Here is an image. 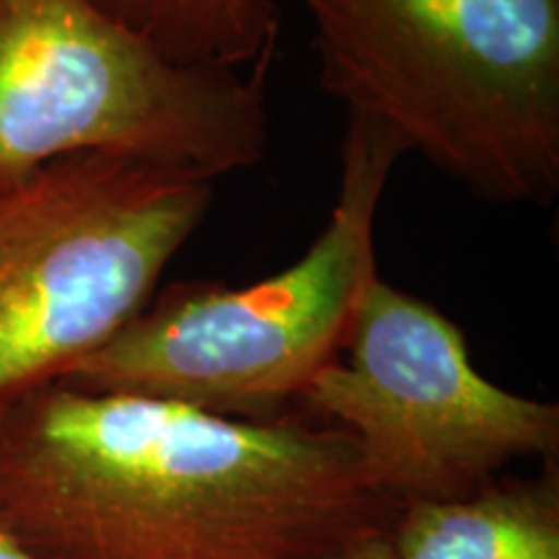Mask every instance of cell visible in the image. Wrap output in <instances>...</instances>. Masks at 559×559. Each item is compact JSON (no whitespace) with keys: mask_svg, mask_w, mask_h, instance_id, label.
<instances>
[{"mask_svg":"<svg viewBox=\"0 0 559 559\" xmlns=\"http://www.w3.org/2000/svg\"><path fill=\"white\" fill-rule=\"evenodd\" d=\"M400 559H559L557 456L536 477H495L456 500H419L391 521Z\"/></svg>","mask_w":559,"mask_h":559,"instance_id":"cell-7","label":"cell"},{"mask_svg":"<svg viewBox=\"0 0 559 559\" xmlns=\"http://www.w3.org/2000/svg\"><path fill=\"white\" fill-rule=\"evenodd\" d=\"M400 508L345 430L68 383L0 419V526L37 559H337Z\"/></svg>","mask_w":559,"mask_h":559,"instance_id":"cell-1","label":"cell"},{"mask_svg":"<svg viewBox=\"0 0 559 559\" xmlns=\"http://www.w3.org/2000/svg\"><path fill=\"white\" fill-rule=\"evenodd\" d=\"M298 407L353 438L368 485L394 508L466 498L559 449L555 402L485 379L456 321L381 275Z\"/></svg>","mask_w":559,"mask_h":559,"instance_id":"cell-6","label":"cell"},{"mask_svg":"<svg viewBox=\"0 0 559 559\" xmlns=\"http://www.w3.org/2000/svg\"><path fill=\"white\" fill-rule=\"evenodd\" d=\"M326 94L495 205L559 194V0H296Z\"/></svg>","mask_w":559,"mask_h":559,"instance_id":"cell-2","label":"cell"},{"mask_svg":"<svg viewBox=\"0 0 559 559\" xmlns=\"http://www.w3.org/2000/svg\"><path fill=\"white\" fill-rule=\"evenodd\" d=\"M0 559H37L24 544H19L13 536L0 526Z\"/></svg>","mask_w":559,"mask_h":559,"instance_id":"cell-10","label":"cell"},{"mask_svg":"<svg viewBox=\"0 0 559 559\" xmlns=\"http://www.w3.org/2000/svg\"><path fill=\"white\" fill-rule=\"evenodd\" d=\"M213 185L107 153L0 185V419L148 304L205 221Z\"/></svg>","mask_w":559,"mask_h":559,"instance_id":"cell-5","label":"cell"},{"mask_svg":"<svg viewBox=\"0 0 559 559\" xmlns=\"http://www.w3.org/2000/svg\"><path fill=\"white\" fill-rule=\"evenodd\" d=\"M389 528L391 526H383V528L370 531L366 536H360V539L349 544L337 559H400L396 557L394 544H391Z\"/></svg>","mask_w":559,"mask_h":559,"instance_id":"cell-9","label":"cell"},{"mask_svg":"<svg viewBox=\"0 0 559 559\" xmlns=\"http://www.w3.org/2000/svg\"><path fill=\"white\" fill-rule=\"evenodd\" d=\"M404 153L389 128L347 115L337 198L304 257L239 288L221 280L158 288L60 383L236 419L293 415L342 355L362 293L379 277L376 218Z\"/></svg>","mask_w":559,"mask_h":559,"instance_id":"cell-3","label":"cell"},{"mask_svg":"<svg viewBox=\"0 0 559 559\" xmlns=\"http://www.w3.org/2000/svg\"><path fill=\"white\" fill-rule=\"evenodd\" d=\"M267 70L177 66L96 0H0V185L81 153L213 181L251 169Z\"/></svg>","mask_w":559,"mask_h":559,"instance_id":"cell-4","label":"cell"},{"mask_svg":"<svg viewBox=\"0 0 559 559\" xmlns=\"http://www.w3.org/2000/svg\"><path fill=\"white\" fill-rule=\"evenodd\" d=\"M109 16L177 66L270 68L280 41L277 0H96Z\"/></svg>","mask_w":559,"mask_h":559,"instance_id":"cell-8","label":"cell"}]
</instances>
